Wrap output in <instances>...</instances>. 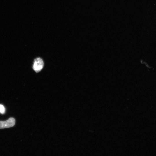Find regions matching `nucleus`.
<instances>
[{"label": "nucleus", "mask_w": 156, "mask_h": 156, "mask_svg": "<svg viewBox=\"0 0 156 156\" xmlns=\"http://www.w3.org/2000/svg\"><path fill=\"white\" fill-rule=\"evenodd\" d=\"M5 112L4 107L2 105L0 104V113L2 114H4Z\"/></svg>", "instance_id": "obj_3"}, {"label": "nucleus", "mask_w": 156, "mask_h": 156, "mask_svg": "<svg viewBox=\"0 0 156 156\" xmlns=\"http://www.w3.org/2000/svg\"><path fill=\"white\" fill-rule=\"evenodd\" d=\"M15 120L14 118H10L5 121H0V129L8 128L14 126Z\"/></svg>", "instance_id": "obj_2"}, {"label": "nucleus", "mask_w": 156, "mask_h": 156, "mask_svg": "<svg viewBox=\"0 0 156 156\" xmlns=\"http://www.w3.org/2000/svg\"><path fill=\"white\" fill-rule=\"evenodd\" d=\"M43 66L44 62L41 58L38 57L34 60L33 68L36 72L40 71L43 68Z\"/></svg>", "instance_id": "obj_1"}]
</instances>
